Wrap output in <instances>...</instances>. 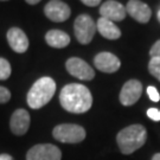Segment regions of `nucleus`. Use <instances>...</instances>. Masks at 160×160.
Masks as SVG:
<instances>
[{
    "label": "nucleus",
    "mask_w": 160,
    "mask_h": 160,
    "mask_svg": "<svg viewBox=\"0 0 160 160\" xmlns=\"http://www.w3.org/2000/svg\"><path fill=\"white\" fill-rule=\"evenodd\" d=\"M59 102L69 113L83 114L92 108V96L86 86L80 83H70L64 86L59 92Z\"/></svg>",
    "instance_id": "nucleus-1"
},
{
    "label": "nucleus",
    "mask_w": 160,
    "mask_h": 160,
    "mask_svg": "<svg viewBox=\"0 0 160 160\" xmlns=\"http://www.w3.org/2000/svg\"><path fill=\"white\" fill-rule=\"evenodd\" d=\"M147 139V132L142 125H132L121 129L116 135V142L121 153L132 154L142 147Z\"/></svg>",
    "instance_id": "nucleus-2"
},
{
    "label": "nucleus",
    "mask_w": 160,
    "mask_h": 160,
    "mask_svg": "<svg viewBox=\"0 0 160 160\" xmlns=\"http://www.w3.org/2000/svg\"><path fill=\"white\" fill-rule=\"evenodd\" d=\"M56 92V82L51 77H40L28 92L26 101L31 109H40L51 101Z\"/></svg>",
    "instance_id": "nucleus-3"
},
{
    "label": "nucleus",
    "mask_w": 160,
    "mask_h": 160,
    "mask_svg": "<svg viewBox=\"0 0 160 160\" xmlns=\"http://www.w3.org/2000/svg\"><path fill=\"white\" fill-rule=\"evenodd\" d=\"M53 138L64 143H78L86 139V129L80 125L62 123L53 128Z\"/></svg>",
    "instance_id": "nucleus-4"
},
{
    "label": "nucleus",
    "mask_w": 160,
    "mask_h": 160,
    "mask_svg": "<svg viewBox=\"0 0 160 160\" xmlns=\"http://www.w3.org/2000/svg\"><path fill=\"white\" fill-rule=\"evenodd\" d=\"M96 23L88 14H80L75 19V37L81 44H84V45L89 44L94 38L95 33H96Z\"/></svg>",
    "instance_id": "nucleus-5"
},
{
    "label": "nucleus",
    "mask_w": 160,
    "mask_h": 160,
    "mask_svg": "<svg viewBox=\"0 0 160 160\" xmlns=\"http://www.w3.org/2000/svg\"><path fill=\"white\" fill-rule=\"evenodd\" d=\"M62 152L52 143H39L28 151L26 160H61Z\"/></svg>",
    "instance_id": "nucleus-6"
},
{
    "label": "nucleus",
    "mask_w": 160,
    "mask_h": 160,
    "mask_svg": "<svg viewBox=\"0 0 160 160\" xmlns=\"http://www.w3.org/2000/svg\"><path fill=\"white\" fill-rule=\"evenodd\" d=\"M65 68L69 71V74L76 78L82 81H92L95 77L94 69L83 61L82 58L71 57L65 62Z\"/></svg>",
    "instance_id": "nucleus-7"
},
{
    "label": "nucleus",
    "mask_w": 160,
    "mask_h": 160,
    "mask_svg": "<svg viewBox=\"0 0 160 160\" xmlns=\"http://www.w3.org/2000/svg\"><path fill=\"white\" fill-rule=\"evenodd\" d=\"M142 83L138 80H129L123 84L120 92V102L123 106H133L142 95Z\"/></svg>",
    "instance_id": "nucleus-8"
},
{
    "label": "nucleus",
    "mask_w": 160,
    "mask_h": 160,
    "mask_svg": "<svg viewBox=\"0 0 160 160\" xmlns=\"http://www.w3.org/2000/svg\"><path fill=\"white\" fill-rule=\"evenodd\" d=\"M44 13L48 19L55 23H62L68 20L71 11L67 2L59 0H51L44 7Z\"/></svg>",
    "instance_id": "nucleus-9"
},
{
    "label": "nucleus",
    "mask_w": 160,
    "mask_h": 160,
    "mask_svg": "<svg viewBox=\"0 0 160 160\" xmlns=\"http://www.w3.org/2000/svg\"><path fill=\"white\" fill-rule=\"evenodd\" d=\"M100 14L102 18H106L113 23L121 22L127 16L126 6L122 5L119 1L108 0V1H104L102 5L100 6Z\"/></svg>",
    "instance_id": "nucleus-10"
},
{
    "label": "nucleus",
    "mask_w": 160,
    "mask_h": 160,
    "mask_svg": "<svg viewBox=\"0 0 160 160\" xmlns=\"http://www.w3.org/2000/svg\"><path fill=\"white\" fill-rule=\"evenodd\" d=\"M94 65L102 72L113 74L120 69L121 62L112 52H100L94 57Z\"/></svg>",
    "instance_id": "nucleus-11"
},
{
    "label": "nucleus",
    "mask_w": 160,
    "mask_h": 160,
    "mask_svg": "<svg viewBox=\"0 0 160 160\" xmlns=\"http://www.w3.org/2000/svg\"><path fill=\"white\" fill-rule=\"evenodd\" d=\"M127 14L140 24H146L152 17V10L147 4L139 0H131L126 5Z\"/></svg>",
    "instance_id": "nucleus-12"
},
{
    "label": "nucleus",
    "mask_w": 160,
    "mask_h": 160,
    "mask_svg": "<svg viewBox=\"0 0 160 160\" xmlns=\"http://www.w3.org/2000/svg\"><path fill=\"white\" fill-rule=\"evenodd\" d=\"M7 42L11 49L17 53H24L29 49V38L22 29L11 28L7 31Z\"/></svg>",
    "instance_id": "nucleus-13"
},
{
    "label": "nucleus",
    "mask_w": 160,
    "mask_h": 160,
    "mask_svg": "<svg viewBox=\"0 0 160 160\" xmlns=\"http://www.w3.org/2000/svg\"><path fill=\"white\" fill-rule=\"evenodd\" d=\"M30 114L28 110L20 108L17 109L11 116L10 120V128L11 132L16 135H24L29 131L30 127Z\"/></svg>",
    "instance_id": "nucleus-14"
},
{
    "label": "nucleus",
    "mask_w": 160,
    "mask_h": 160,
    "mask_svg": "<svg viewBox=\"0 0 160 160\" xmlns=\"http://www.w3.org/2000/svg\"><path fill=\"white\" fill-rule=\"evenodd\" d=\"M96 29L100 32V34L106 39L115 40L121 37V30L118 28V25L106 18L101 17L97 20Z\"/></svg>",
    "instance_id": "nucleus-15"
},
{
    "label": "nucleus",
    "mask_w": 160,
    "mask_h": 160,
    "mask_svg": "<svg viewBox=\"0 0 160 160\" xmlns=\"http://www.w3.org/2000/svg\"><path fill=\"white\" fill-rule=\"evenodd\" d=\"M46 44L55 49H63L70 44V37L62 30H50L45 34Z\"/></svg>",
    "instance_id": "nucleus-16"
},
{
    "label": "nucleus",
    "mask_w": 160,
    "mask_h": 160,
    "mask_svg": "<svg viewBox=\"0 0 160 160\" xmlns=\"http://www.w3.org/2000/svg\"><path fill=\"white\" fill-rule=\"evenodd\" d=\"M149 74L160 82V57H152L148 63Z\"/></svg>",
    "instance_id": "nucleus-17"
},
{
    "label": "nucleus",
    "mask_w": 160,
    "mask_h": 160,
    "mask_svg": "<svg viewBox=\"0 0 160 160\" xmlns=\"http://www.w3.org/2000/svg\"><path fill=\"white\" fill-rule=\"evenodd\" d=\"M11 64L5 58L0 57V80L5 81L11 76Z\"/></svg>",
    "instance_id": "nucleus-18"
},
{
    "label": "nucleus",
    "mask_w": 160,
    "mask_h": 160,
    "mask_svg": "<svg viewBox=\"0 0 160 160\" xmlns=\"http://www.w3.org/2000/svg\"><path fill=\"white\" fill-rule=\"evenodd\" d=\"M147 95L151 98V101H153V102H159L160 101V94L155 87L153 86L147 87Z\"/></svg>",
    "instance_id": "nucleus-19"
},
{
    "label": "nucleus",
    "mask_w": 160,
    "mask_h": 160,
    "mask_svg": "<svg viewBox=\"0 0 160 160\" xmlns=\"http://www.w3.org/2000/svg\"><path fill=\"white\" fill-rule=\"evenodd\" d=\"M11 100V92L5 88V87L0 86V103H7Z\"/></svg>",
    "instance_id": "nucleus-20"
},
{
    "label": "nucleus",
    "mask_w": 160,
    "mask_h": 160,
    "mask_svg": "<svg viewBox=\"0 0 160 160\" xmlns=\"http://www.w3.org/2000/svg\"><path fill=\"white\" fill-rule=\"evenodd\" d=\"M147 116L153 121H160V109L158 108L147 109Z\"/></svg>",
    "instance_id": "nucleus-21"
},
{
    "label": "nucleus",
    "mask_w": 160,
    "mask_h": 160,
    "mask_svg": "<svg viewBox=\"0 0 160 160\" xmlns=\"http://www.w3.org/2000/svg\"><path fill=\"white\" fill-rule=\"evenodd\" d=\"M149 56L152 57H160V39L157 40L154 44L152 45L149 50Z\"/></svg>",
    "instance_id": "nucleus-22"
},
{
    "label": "nucleus",
    "mask_w": 160,
    "mask_h": 160,
    "mask_svg": "<svg viewBox=\"0 0 160 160\" xmlns=\"http://www.w3.org/2000/svg\"><path fill=\"white\" fill-rule=\"evenodd\" d=\"M82 4H84L87 6H90V7H94V6L101 5V1L100 0H82Z\"/></svg>",
    "instance_id": "nucleus-23"
},
{
    "label": "nucleus",
    "mask_w": 160,
    "mask_h": 160,
    "mask_svg": "<svg viewBox=\"0 0 160 160\" xmlns=\"http://www.w3.org/2000/svg\"><path fill=\"white\" fill-rule=\"evenodd\" d=\"M0 160H13V159H12V157L10 154L4 153V154H0Z\"/></svg>",
    "instance_id": "nucleus-24"
},
{
    "label": "nucleus",
    "mask_w": 160,
    "mask_h": 160,
    "mask_svg": "<svg viewBox=\"0 0 160 160\" xmlns=\"http://www.w3.org/2000/svg\"><path fill=\"white\" fill-rule=\"evenodd\" d=\"M26 2H28L29 5H37V4L39 2V0H26Z\"/></svg>",
    "instance_id": "nucleus-25"
},
{
    "label": "nucleus",
    "mask_w": 160,
    "mask_h": 160,
    "mask_svg": "<svg viewBox=\"0 0 160 160\" xmlns=\"http://www.w3.org/2000/svg\"><path fill=\"white\" fill-rule=\"evenodd\" d=\"M152 160H160V153H157V154L153 155Z\"/></svg>",
    "instance_id": "nucleus-26"
},
{
    "label": "nucleus",
    "mask_w": 160,
    "mask_h": 160,
    "mask_svg": "<svg viewBox=\"0 0 160 160\" xmlns=\"http://www.w3.org/2000/svg\"><path fill=\"white\" fill-rule=\"evenodd\" d=\"M157 18H158V20H159V23H160V7H159V10H158V12H157Z\"/></svg>",
    "instance_id": "nucleus-27"
}]
</instances>
